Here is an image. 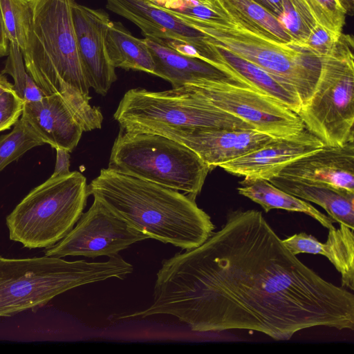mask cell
<instances>
[{"label":"cell","mask_w":354,"mask_h":354,"mask_svg":"<svg viewBox=\"0 0 354 354\" xmlns=\"http://www.w3.org/2000/svg\"><path fill=\"white\" fill-rule=\"evenodd\" d=\"M186 19L207 35L209 41L292 86L302 106L310 98L319 77L322 57L299 44H279L248 32L225 16L216 21Z\"/></svg>","instance_id":"9"},{"label":"cell","mask_w":354,"mask_h":354,"mask_svg":"<svg viewBox=\"0 0 354 354\" xmlns=\"http://www.w3.org/2000/svg\"><path fill=\"white\" fill-rule=\"evenodd\" d=\"M279 176L354 193V140L322 149L286 166Z\"/></svg>","instance_id":"15"},{"label":"cell","mask_w":354,"mask_h":354,"mask_svg":"<svg viewBox=\"0 0 354 354\" xmlns=\"http://www.w3.org/2000/svg\"><path fill=\"white\" fill-rule=\"evenodd\" d=\"M213 1L222 14L236 26L277 43H296L279 20L253 0Z\"/></svg>","instance_id":"21"},{"label":"cell","mask_w":354,"mask_h":354,"mask_svg":"<svg viewBox=\"0 0 354 354\" xmlns=\"http://www.w3.org/2000/svg\"><path fill=\"white\" fill-rule=\"evenodd\" d=\"M21 118L45 143L71 152L84 131L77 118L57 94L44 95L40 100L24 102Z\"/></svg>","instance_id":"16"},{"label":"cell","mask_w":354,"mask_h":354,"mask_svg":"<svg viewBox=\"0 0 354 354\" xmlns=\"http://www.w3.org/2000/svg\"><path fill=\"white\" fill-rule=\"evenodd\" d=\"M149 1H151L153 3H158V2H160V1H161L162 0H149Z\"/></svg>","instance_id":"36"},{"label":"cell","mask_w":354,"mask_h":354,"mask_svg":"<svg viewBox=\"0 0 354 354\" xmlns=\"http://www.w3.org/2000/svg\"><path fill=\"white\" fill-rule=\"evenodd\" d=\"M88 196L86 179L78 171L50 177L7 216L10 240L29 249L55 245L73 228Z\"/></svg>","instance_id":"7"},{"label":"cell","mask_w":354,"mask_h":354,"mask_svg":"<svg viewBox=\"0 0 354 354\" xmlns=\"http://www.w3.org/2000/svg\"><path fill=\"white\" fill-rule=\"evenodd\" d=\"M346 15L352 16L354 12V0H338Z\"/></svg>","instance_id":"35"},{"label":"cell","mask_w":354,"mask_h":354,"mask_svg":"<svg viewBox=\"0 0 354 354\" xmlns=\"http://www.w3.org/2000/svg\"><path fill=\"white\" fill-rule=\"evenodd\" d=\"M104 39L109 61L115 68L153 75L154 62L145 39L134 37L121 23L110 20Z\"/></svg>","instance_id":"22"},{"label":"cell","mask_w":354,"mask_h":354,"mask_svg":"<svg viewBox=\"0 0 354 354\" xmlns=\"http://www.w3.org/2000/svg\"><path fill=\"white\" fill-rule=\"evenodd\" d=\"M44 144L32 127L19 119L11 132L0 136V171L30 149Z\"/></svg>","instance_id":"24"},{"label":"cell","mask_w":354,"mask_h":354,"mask_svg":"<svg viewBox=\"0 0 354 354\" xmlns=\"http://www.w3.org/2000/svg\"><path fill=\"white\" fill-rule=\"evenodd\" d=\"M277 19L282 12L284 0H253Z\"/></svg>","instance_id":"32"},{"label":"cell","mask_w":354,"mask_h":354,"mask_svg":"<svg viewBox=\"0 0 354 354\" xmlns=\"http://www.w3.org/2000/svg\"><path fill=\"white\" fill-rule=\"evenodd\" d=\"M195 332L253 330L277 341L324 326L354 330V295L306 266L256 209L230 211L200 245L162 261L153 302Z\"/></svg>","instance_id":"1"},{"label":"cell","mask_w":354,"mask_h":354,"mask_svg":"<svg viewBox=\"0 0 354 354\" xmlns=\"http://www.w3.org/2000/svg\"><path fill=\"white\" fill-rule=\"evenodd\" d=\"M283 27L301 45L317 24L304 0H284L278 18Z\"/></svg>","instance_id":"27"},{"label":"cell","mask_w":354,"mask_h":354,"mask_svg":"<svg viewBox=\"0 0 354 354\" xmlns=\"http://www.w3.org/2000/svg\"><path fill=\"white\" fill-rule=\"evenodd\" d=\"M0 12L9 42L23 50L30 20L28 0H0Z\"/></svg>","instance_id":"26"},{"label":"cell","mask_w":354,"mask_h":354,"mask_svg":"<svg viewBox=\"0 0 354 354\" xmlns=\"http://www.w3.org/2000/svg\"><path fill=\"white\" fill-rule=\"evenodd\" d=\"M72 12L85 80L89 88L105 95L117 79L115 68L109 61L104 39L110 19L104 11L76 2L73 6Z\"/></svg>","instance_id":"13"},{"label":"cell","mask_w":354,"mask_h":354,"mask_svg":"<svg viewBox=\"0 0 354 354\" xmlns=\"http://www.w3.org/2000/svg\"><path fill=\"white\" fill-rule=\"evenodd\" d=\"M24 102L15 90L0 95V131L9 129L22 114Z\"/></svg>","instance_id":"30"},{"label":"cell","mask_w":354,"mask_h":354,"mask_svg":"<svg viewBox=\"0 0 354 354\" xmlns=\"http://www.w3.org/2000/svg\"><path fill=\"white\" fill-rule=\"evenodd\" d=\"M294 254L308 253L326 257L341 274L342 287L354 290L353 230L344 224L329 229L327 240L319 242L306 232L295 234L282 240Z\"/></svg>","instance_id":"19"},{"label":"cell","mask_w":354,"mask_h":354,"mask_svg":"<svg viewBox=\"0 0 354 354\" xmlns=\"http://www.w3.org/2000/svg\"><path fill=\"white\" fill-rule=\"evenodd\" d=\"M340 35L317 24L301 46L320 57L325 56L332 51Z\"/></svg>","instance_id":"29"},{"label":"cell","mask_w":354,"mask_h":354,"mask_svg":"<svg viewBox=\"0 0 354 354\" xmlns=\"http://www.w3.org/2000/svg\"><path fill=\"white\" fill-rule=\"evenodd\" d=\"M56 163L54 172L50 177L62 176L68 174L70 167L69 151L62 148H56Z\"/></svg>","instance_id":"31"},{"label":"cell","mask_w":354,"mask_h":354,"mask_svg":"<svg viewBox=\"0 0 354 354\" xmlns=\"http://www.w3.org/2000/svg\"><path fill=\"white\" fill-rule=\"evenodd\" d=\"M75 2L28 0L30 26L21 53L27 72L44 95H60L84 131H89L102 127L103 115L89 104L73 24Z\"/></svg>","instance_id":"3"},{"label":"cell","mask_w":354,"mask_h":354,"mask_svg":"<svg viewBox=\"0 0 354 354\" xmlns=\"http://www.w3.org/2000/svg\"><path fill=\"white\" fill-rule=\"evenodd\" d=\"M147 239V235L131 227L94 198L90 208L82 214L73 228L55 245L46 248L44 252L46 256L59 258L111 257Z\"/></svg>","instance_id":"11"},{"label":"cell","mask_w":354,"mask_h":354,"mask_svg":"<svg viewBox=\"0 0 354 354\" xmlns=\"http://www.w3.org/2000/svg\"><path fill=\"white\" fill-rule=\"evenodd\" d=\"M203 59L274 98L294 112H299L302 102L297 90L254 63L211 41L203 54Z\"/></svg>","instance_id":"17"},{"label":"cell","mask_w":354,"mask_h":354,"mask_svg":"<svg viewBox=\"0 0 354 354\" xmlns=\"http://www.w3.org/2000/svg\"><path fill=\"white\" fill-rule=\"evenodd\" d=\"M1 74H8L12 77L14 90L24 102L38 101L44 96L27 72L21 51L14 43L9 42L8 58Z\"/></svg>","instance_id":"25"},{"label":"cell","mask_w":354,"mask_h":354,"mask_svg":"<svg viewBox=\"0 0 354 354\" xmlns=\"http://www.w3.org/2000/svg\"><path fill=\"white\" fill-rule=\"evenodd\" d=\"M268 181L281 190L321 206L334 223L354 229V193L279 175Z\"/></svg>","instance_id":"20"},{"label":"cell","mask_w":354,"mask_h":354,"mask_svg":"<svg viewBox=\"0 0 354 354\" xmlns=\"http://www.w3.org/2000/svg\"><path fill=\"white\" fill-rule=\"evenodd\" d=\"M145 39L153 59V75L170 82L173 88L205 80H227L248 86L208 62L182 54L162 42Z\"/></svg>","instance_id":"18"},{"label":"cell","mask_w":354,"mask_h":354,"mask_svg":"<svg viewBox=\"0 0 354 354\" xmlns=\"http://www.w3.org/2000/svg\"><path fill=\"white\" fill-rule=\"evenodd\" d=\"M354 43L342 33L332 51L322 57L314 92L297 113L305 129L325 146L354 140Z\"/></svg>","instance_id":"8"},{"label":"cell","mask_w":354,"mask_h":354,"mask_svg":"<svg viewBox=\"0 0 354 354\" xmlns=\"http://www.w3.org/2000/svg\"><path fill=\"white\" fill-rule=\"evenodd\" d=\"M324 146L323 142L306 129L288 138H273L250 153L220 166L225 171L245 181L269 180L286 166Z\"/></svg>","instance_id":"14"},{"label":"cell","mask_w":354,"mask_h":354,"mask_svg":"<svg viewBox=\"0 0 354 354\" xmlns=\"http://www.w3.org/2000/svg\"><path fill=\"white\" fill-rule=\"evenodd\" d=\"M153 133L188 147L210 170L261 147L274 138L252 129L165 128Z\"/></svg>","instance_id":"12"},{"label":"cell","mask_w":354,"mask_h":354,"mask_svg":"<svg viewBox=\"0 0 354 354\" xmlns=\"http://www.w3.org/2000/svg\"><path fill=\"white\" fill-rule=\"evenodd\" d=\"M113 118L121 129L128 131L153 133L165 128L254 129L212 104L196 84L162 91L130 89Z\"/></svg>","instance_id":"5"},{"label":"cell","mask_w":354,"mask_h":354,"mask_svg":"<svg viewBox=\"0 0 354 354\" xmlns=\"http://www.w3.org/2000/svg\"><path fill=\"white\" fill-rule=\"evenodd\" d=\"M317 23L337 35L342 32L346 12L338 0H304Z\"/></svg>","instance_id":"28"},{"label":"cell","mask_w":354,"mask_h":354,"mask_svg":"<svg viewBox=\"0 0 354 354\" xmlns=\"http://www.w3.org/2000/svg\"><path fill=\"white\" fill-rule=\"evenodd\" d=\"M9 41L7 38L0 12V57L8 55Z\"/></svg>","instance_id":"33"},{"label":"cell","mask_w":354,"mask_h":354,"mask_svg":"<svg viewBox=\"0 0 354 354\" xmlns=\"http://www.w3.org/2000/svg\"><path fill=\"white\" fill-rule=\"evenodd\" d=\"M89 195L149 239L183 250L214 232L211 217L187 194L109 168L88 185Z\"/></svg>","instance_id":"2"},{"label":"cell","mask_w":354,"mask_h":354,"mask_svg":"<svg viewBox=\"0 0 354 354\" xmlns=\"http://www.w3.org/2000/svg\"><path fill=\"white\" fill-rule=\"evenodd\" d=\"M13 89V84L9 82L3 74H0V95L6 91Z\"/></svg>","instance_id":"34"},{"label":"cell","mask_w":354,"mask_h":354,"mask_svg":"<svg viewBox=\"0 0 354 354\" xmlns=\"http://www.w3.org/2000/svg\"><path fill=\"white\" fill-rule=\"evenodd\" d=\"M239 184L241 186L237 188L239 194L260 205L266 212L273 209L301 212L311 216L328 230L335 228L334 222L330 216L307 201L281 190L268 180H242Z\"/></svg>","instance_id":"23"},{"label":"cell","mask_w":354,"mask_h":354,"mask_svg":"<svg viewBox=\"0 0 354 354\" xmlns=\"http://www.w3.org/2000/svg\"><path fill=\"white\" fill-rule=\"evenodd\" d=\"M108 168L183 191L194 200L210 171L195 152L174 140L121 129L113 145Z\"/></svg>","instance_id":"6"},{"label":"cell","mask_w":354,"mask_h":354,"mask_svg":"<svg viewBox=\"0 0 354 354\" xmlns=\"http://www.w3.org/2000/svg\"><path fill=\"white\" fill-rule=\"evenodd\" d=\"M195 84L212 104L257 131L274 138H288L305 129L297 113L252 87L227 80Z\"/></svg>","instance_id":"10"},{"label":"cell","mask_w":354,"mask_h":354,"mask_svg":"<svg viewBox=\"0 0 354 354\" xmlns=\"http://www.w3.org/2000/svg\"><path fill=\"white\" fill-rule=\"evenodd\" d=\"M133 270L120 254L100 262L69 261L46 255L25 259L0 256V317L39 308L83 285L111 278L124 279Z\"/></svg>","instance_id":"4"}]
</instances>
